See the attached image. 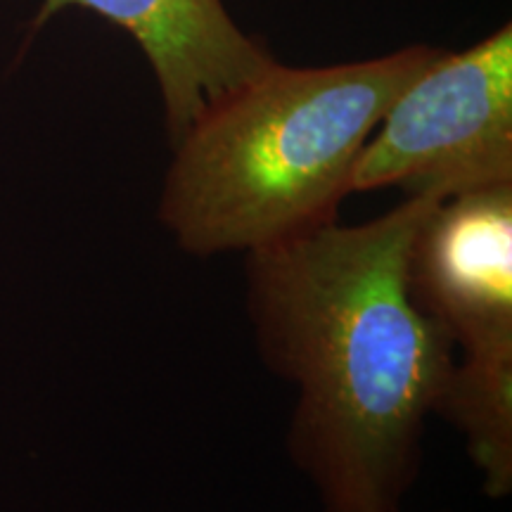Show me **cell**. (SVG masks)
<instances>
[{
	"instance_id": "obj_1",
	"label": "cell",
	"mask_w": 512,
	"mask_h": 512,
	"mask_svg": "<svg viewBox=\"0 0 512 512\" xmlns=\"http://www.w3.org/2000/svg\"><path fill=\"white\" fill-rule=\"evenodd\" d=\"M439 197L247 256V313L268 370L297 389L292 463L323 512H401L456 344L415 306L408 259Z\"/></svg>"
},
{
	"instance_id": "obj_2",
	"label": "cell",
	"mask_w": 512,
	"mask_h": 512,
	"mask_svg": "<svg viewBox=\"0 0 512 512\" xmlns=\"http://www.w3.org/2000/svg\"><path fill=\"white\" fill-rule=\"evenodd\" d=\"M441 50L403 48L332 67L271 62L174 143L159 221L185 254L278 245L337 221L363 147Z\"/></svg>"
},
{
	"instance_id": "obj_3",
	"label": "cell",
	"mask_w": 512,
	"mask_h": 512,
	"mask_svg": "<svg viewBox=\"0 0 512 512\" xmlns=\"http://www.w3.org/2000/svg\"><path fill=\"white\" fill-rule=\"evenodd\" d=\"M512 183V24L441 53L399 93L363 147L351 192L448 197Z\"/></svg>"
},
{
	"instance_id": "obj_4",
	"label": "cell",
	"mask_w": 512,
	"mask_h": 512,
	"mask_svg": "<svg viewBox=\"0 0 512 512\" xmlns=\"http://www.w3.org/2000/svg\"><path fill=\"white\" fill-rule=\"evenodd\" d=\"M408 290L465 358H512V183L434 207L411 247Z\"/></svg>"
},
{
	"instance_id": "obj_5",
	"label": "cell",
	"mask_w": 512,
	"mask_h": 512,
	"mask_svg": "<svg viewBox=\"0 0 512 512\" xmlns=\"http://www.w3.org/2000/svg\"><path fill=\"white\" fill-rule=\"evenodd\" d=\"M67 8L91 10L136 38L162 93L171 145L211 102L273 62L223 0H43L34 24L43 27Z\"/></svg>"
},
{
	"instance_id": "obj_6",
	"label": "cell",
	"mask_w": 512,
	"mask_h": 512,
	"mask_svg": "<svg viewBox=\"0 0 512 512\" xmlns=\"http://www.w3.org/2000/svg\"><path fill=\"white\" fill-rule=\"evenodd\" d=\"M434 415L463 434L489 498L512 491V358H456Z\"/></svg>"
}]
</instances>
